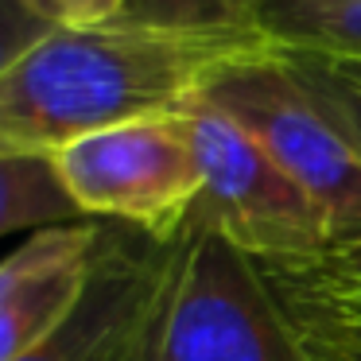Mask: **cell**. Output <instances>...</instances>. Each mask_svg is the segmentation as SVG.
Returning a JSON list of instances; mask_svg holds the SVG:
<instances>
[{
  "label": "cell",
  "instance_id": "12",
  "mask_svg": "<svg viewBox=\"0 0 361 361\" xmlns=\"http://www.w3.org/2000/svg\"><path fill=\"white\" fill-rule=\"evenodd\" d=\"M268 268H276V272L307 283V288L326 291V295L357 299L361 303V245L330 249V252H322V257H314V260H299V264H268Z\"/></svg>",
  "mask_w": 361,
  "mask_h": 361
},
{
  "label": "cell",
  "instance_id": "7",
  "mask_svg": "<svg viewBox=\"0 0 361 361\" xmlns=\"http://www.w3.org/2000/svg\"><path fill=\"white\" fill-rule=\"evenodd\" d=\"M102 221H66L24 237L0 260V361H20L78 299L97 257Z\"/></svg>",
  "mask_w": 361,
  "mask_h": 361
},
{
  "label": "cell",
  "instance_id": "16",
  "mask_svg": "<svg viewBox=\"0 0 361 361\" xmlns=\"http://www.w3.org/2000/svg\"><path fill=\"white\" fill-rule=\"evenodd\" d=\"M303 59V55H299ZM314 63H322V59H314ZM322 66H330L334 74H342L345 82H353V86L361 90V63H322Z\"/></svg>",
  "mask_w": 361,
  "mask_h": 361
},
{
  "label": "cell",
  "instance_id": "17",
  "mask_svg": "<svg viewBox=\"0 0 361 361\" xmlns=\"http://www.w3.org/2000/svg\"><path fill=\"white\" fill-rule=\"evenodd\" d=\"M353 303H357V299H353Z\"/></svg>",
  "mask_w": 361,
  "mask_h": 361
},
{
  "label": "cell",
  "instance_id": "9",
  "mask_svg": "<svg viewBox=\"0 0 361 361\" xmlns=\"http://www.w3.org/2000/svg\"><path fill=\"white\" fill-rule=\"evenodd\" d=\"M260 264V260H257ZM264 280L272 283L276 303L283 311L295 350L303 361H361V303L326 295L319 288L291 280L276 268L260 264Z\"/></svg>",
  "mask_w": 361,
  "mask_h": 361
},
{
  "label": "cell",
  "instance_id": "4",
  "mask_svg": "<svg viewBox=\"0 0 361 361\" xmlns=\"http://www.w3.org/2000/svg\"><path fill=\"white\" fill-rule=\"evenodd\" d=\"M47 159L78 214L140 229L156 241L187 229L202 190L183 109L102 128Z\"/></svg>",
  "mask_w": 361,
  "mask_h": 361
},
{
  "label": "cell",
  "instance_id": "8",
  "mask_svg": "<svg viewBox=\"0 0 361 361\" xmlns=\"http://www.w3.org/2000/svg\"><path fill=\"white\" fill-rule=\"evenodd\" d=\"M245 24L283 55L361 63V0H260Z\"/></svg>",
  "mask_w": 361,
  "mask_h": 361
},
{
  "label": "cell",
  "instance_id": "15",
  "mask_svg": "<svg viewBox=\"0 0 361 361\" xmlns=\"http://www.w3.org/2000/svg\"><path fill=\"white\" fill-rule=\"evenodd\" d=\"M51 27L39 24L20 0H0V74L8 71L27 47H35Z\"/></svg>",
  "mask_w": 361,
  "mask_h": 361
},
{
  "label": "cell",
  "instance_id": "1",
  "mask_svg": "<svg viewBox=\"0 0 361 361\" xmlns=\"http://www.w3.org/2000/svg\"><path fill=\"white\" fill-rule=\"evenodd\" d=\"M276 55L252 24L117 16L51 27L0 74V156H51L102 128L179 113L226 71Z\"/></svg>",
  "mask_w": 361,
  "mask_h": 361
},
{
  "label": "cell",
  "instance_id": "5",
  "mask_svg": "<svg viewBox=\"0 0 361 361\" xmlns=\"http://www.w3.org/2000/svg\"><path fill=\"white\" fill-rule=\"evenodd\" d=\"M156 361H303L260 264L187 221Z\"/></svg>",
  "mask_w": 361,
  "mask_h": 361
},
{
  "label": "cell",
  "instance_id": "10",
  "mask_svg": "<svg viewBox=\"0 0 361 361\" xmlns=\"http://www.w3.org/2000/svg\"><path fill=\"white\" fill-rule=\"evenodd\" d=\"M82 221L47 156H0V237Z\"/></svg>",
  "mask_w": 361,
  "mask_h": 361
},
{
  "label": "cell",
  "instance_id": "14",
  "mask_svg": "<svg viewBox=\"0 0 361 361\" xmlns=\"http://www.w3.org/2000/svg\"><path fill=\"white\" fill-rule=\"evenodd\" d=\"M47 27H94L125 16L128 0H20Z\"/></svg>",
  "mask_w": 361,
  "mask_h": 361
},
{
  "label": "cell",
  "instance_id": "2",
  "mask_svg": "<svg viewBox=\"0 0 361 361\" xmlns=\"http://www.w3.org/2000/svg\"><path fill=\"white\" fill-rule=\"evenodd\" d=\"M202 190L190 221L221 233L260 264H299L330 252V229L314 198L210 102L183 109Z\"/></svg>",
  "mask_w": 361,
  "mask_h": 361
},
{
  "label": "cell",
  "instance_id": "3",
  "mask_svg": "<svg viewBox=\"0 0 361 361\" xmlns=\"http://www.w3.org/2000/svg\"><path fill=\"white\" fill-rule=\"evenodd\" d=\"M233 117L322 210L330 249L361 245V152L322 113L288 55L226 71L202 94Z\"/></svg>",
  "mask_w": 361,
  "mask_h": 361
},
{
  "label": "cell",
  "instance_id": "6",
  "mask_svg": "<svg viewBox=\"0 0 361 361\" xmlns=\"http://www.w3.org/2000/svg\"><path fill=\"white\" fill-rule=\"evenodd\" d=\"M183 241L187 229L156 241L140 229L105 226L78 299L20 361H156Z\"/></svg>",
  "mask_w": 361,
  "mask_h": 361
},
{
  "label": "cell",
  "instance_id": "13",
  "mask_svg": "<svg viewBox=\"0 0 361 361\" xmlns=\"http://www.w3.org/2000/svg\"><path fill=\"white\" fill-rule=\"evenodd\" d=\"M260 0H128L125 16L156 24H245Z\"/></svg>",
  "mask_w": 361,
  "mask_h": 361
},
{
  "label": "cell",
  "instance_id": "11",
  "mask_svg": "<svg viewBox=\"0 0 361 361\" xmlns=\"http://www.w3.org/2000/svg\"><path fill=\"white\" fill-rule=\"evenodd\" d=\"M288 63L299 71V78L307 82V90H311L314 102L322 105V113L338 125V133L361 152V90L353 86V82H345L342 74H334L330 66L314 63V59L288 55Z\"/></svg>",
  "mask_w": 361,
  "mask_h": 361
}]
</instances>
